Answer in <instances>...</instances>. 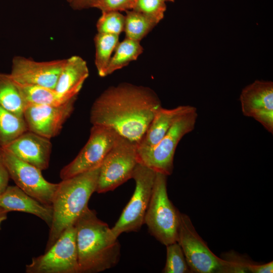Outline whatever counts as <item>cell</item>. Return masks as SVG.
<instances>
[{
    "label": "cell",
    "mask_w": 273,
    "mask_h": 273,
    "mask_svg": "<svg viewBox=\"0 0 273 273\" xmlns=\"http://www.w3.org/2000/svg\"><path fill=\"white\" fill-rule=\"evenodd\" d=\"M161 107L160 99L151 88L121 83L109 87L96 99L90 121L93 125L114 129L137 145Z\"/></svg>",
    "instance_id": "cell-1"
},
{
    "label": "cell",
    "mask_w": 273,
    "mask_h": 273,
    "mask_svg": "<svg viewBox=\"0 0 273 273\" xmlns=\"http://www.w3.org/2000/svg\"><path fill=\"white\" fill-rule=\"evenodd\" d=\"M79 273H96L115 266L121 246L111 228L88 207L74 224Z\"/></svg>",
    "instance_id": "cell-2"
},
{
    "label": "cell",
    "mask_w": 273,
    "mask_h": 273,
    "mask_svg": "<svg viewBox=\"0 0 273 273\" xmlns=\"http://www.w3.org/2000/svg\"><path fill=\"white\" fill-rule=\"evenodd\" d=\"M99 170L98 167L58 183L52 205L53 217L45 251L66 229L74 225L88 208V201L96 190Z\"/></svg>",
    "instance_id": "cell-3"
},
{
    "label": "cell",
    "mask_w": 273,
    "mask_h": 273,
    "mask_svg": "<svg viewBox=\"0 0 273 273\" xmlns=\"http://www.w3.org/2000/svg\"><path fill=\"white\" fill-rule=\"evenodd\" d=\"M167 176L156 172L144 220L150 234L165 246L177 242L180 214L168 198Z\"/></svg>",
    "instance_id": "cell-4"
},
{
    "label": "cell",
    "mask_w": 273,
    "mask_h": 273,
    "mask_svg": "<svg viewBox=\"0 0 273 273\" xmlns=\"http://www.w3.org/2000/svg\"><path fill=\"white\" fill-rule=\"evenodd\" d=\"M139 162L136 144L120 135L100 166L96 192L113 191L131 178Z\"/></svg>",
    "instance_id": "cell-5"
},
{
    "label": "cell",
    "mask_w": 273,
    "mask_h": 273,
    "mask_svg": "<svg viewBox=\"0 0 273 273\" xmlns=\"http://www.w3.org/2000/svg\"><path fill=\"white\" fill-rule=\"evenodd\" d=\"M156 172L139 162L132 173L135 186L131 199L123 209L119 219L111 228L118 238L123 233L136 232L144 224L154 186Z\"/></svg>",
    "instance_id": "cell-6"
},
{
    "label": "cell",
    "mask_w": 273,
    "mask_h": 273,
    "mask_svg": "<svg viewBox=\"0 0 273 273\" xmlns=\"http://www.w3.org/2000/svg\"><path fill=\"white\" fill-rule=\"evenodd\" d=\"M197 117L196 108L180 116L155 146L138 153L139 162L156 172L171 174L176 147L184 136L194 130Z\"/></svg>",
    "instance_id": "cell-7"
},
{
    "label": "cell",
    "mask_w": 273,
    "mask_h": 273,
    "mask_svg": "<svg viewBox=\"0 0 273 273\" xmlns=\"http://www.w3.org/2000/svg\"><path fill=\"white\" fill-rule=\"evenodd\" d=\"M177 242L192 272L228 273L226 260L215 255L196 231L190 218L180 213Z\"/></svg>",
    "instance_id": "cell-8"
},
{
    "label": "cell",
    "mask_w": 273,
    "mask_h": 273,
    "mask_svg": "<svg viewBox=\"0 0 273 273\" xmlns=\"http://www.w3.org/2000/svg\"><path fill=\"white\" fill-rule=\"evenodd\" d=\"M27 273H79L74 225L66 229L44 253L32 258Z\"/></svg>",
    "instance_id": "cell-9"
},
{
    "label": "cell",
    "mask_w": 273,
    "mask_h": 273,
    "mask_svg": "<svg viewBox=\"0 0 273 273\" xmlns=\"http://www.w3.org/2000/svg\"><path fill=\"white\" fill-rule=\"evenodd\" d=\"M120 135L110 127L93 125L86 143L76 157L61 169L60 178L65 179L100 167Z\"/></svg>",
    "instance_id": "cell-10"
},
{
    "label": "cell",
    "mask_w": 273,
    "mask_h": 273,
    "mask_svg": "<svg viewBox=\"0 0 273 273\" xmlns=\"http://www.w3.org/2000/svg\"><path fill=\"white\" fill-rule=\"evenodd\" d=\"M10 177L26 194L46 205L52 206L58 184L47 181L41 170L1 148Z\"/></svg>",
    "instance_id": "cell-11"
},
{
    "label": "cell",
    "mask_w": 273,
    "mask_h": 273,
    "mask_svg": "<svg viewBox=\"0 0 273 273\" xmlns=\"http://www.w3.org/2000/svg\"><path fill=\"white\" fill-rule=\"evenodd\" d=\"M76 98L59 106L27 105L23 118L28 130L49 139L58 135L72 113Z\"/></svg>",
    "instance_id": "cell-12"
},
{
    "label": "cell",
    "mask_w": 273,
    "mask_h": 273,
    "mask_svg": "<svg viewBox=\"0 0 273 273\" xmlns=\"http://www.w3.org/2000/svg\"><path fill=\"white\" fill-rule=\"evenodd\" d=\"M66 59L36 61L22 56L12 60V78L22 85H38L55 89Z\"/></svg>",
    "instance_id": "cell-13"
},
{
    "label": "cell",
    "mask_w": 273,
    "mask_h": 273,
    "mask_svg": "<svg viewBox=\"0 0 273 273\" xmlns=\"http://www.w3.org/2000/svg\"><path fill=\"white\" fill-rule=\"evenodd\" d=\"M243 114L254 118L273 132V82L256 80L245 87L240 96Z\"/></svg>",
    "instance_id": "cell-14"
},
{
    "label": "cell",
    "mask_w": 273,
    "mask_h": 273,
    "mask_svg": "<svg viewBox=\"0 0 273 273\" xmlns=\"http://www.w3.org/2000/svg\"><path fill=\"white\" fill-rule=\"evenodd\" d=\"M52 147L50 139L27 130L2 148L42 171L49 166Z\"/></svg>",
    "instance_id": "cell-15"
},
{
    "label": "cell",
    "mask_w": 273,
    "mask_h": 273,
    "mask_svg": "<svg viewBox=\"0 0 273 273\" xmlns=\"http://www.w3.org/2000/svg\"><path fill=\"white\" fill-rule=\"evenodd\" d=\"M0 204L8 212L20 211L34 215L50 227L53 217L52 206L29 196L18 186H9L0 195Z\"/></svg>",
    "instance_id": "cell-16"
},
{
    "label": "cell",
    "mask_w": 273,
    "mask_h": 273,
    "mask_svg": "<svg viewBox=\"0 0 273 273\" xmlns=\"http://www.w3.org/2000/svg\"><path fill=\"white\" fill-rule=\"evenodd\" d=\"M195 108L190 105H180L172 109L160 107L137 145L138 153L155 146L180 116Z\"/></svg>",
    "instance_id": "cell-17"
},
{
    "label": "cell",
    "mask_w": 273,
    "mask_h": 273,
    "mask_svg": "<svg viewBox=\"0 0 273 273\" xmlns=\"http://www.w3.org/2000/svg\"><path fill=\"white\" fill-rule=\"evenodd\" d=\"M88 75L86 61L80 56H71L66 59L55 89L62 94L77 96Z\"/></svg>",
    "instance_id": "cell-18"
},
{
    "label": "cell",
    "mask_w": 273,
    "mask_h": 273,
    "mask_svg": "<svg viewBox=\"0 0 273 273\" xmlns=\"http://www.w3.org/2000/svg\"><path fill=\"white\" fill-rule=\"evenodd\" d=\"M26 106L18 84L10 74L0 73V106L23 117Z\"/></svg>",
    "instance_id": "cell-19"
},
{
    "label": "cell",
    "mask_w": 273,
    "mask_h": 273,
    "mask_svg": "<svg viewBox=\"0 0 273 273\" xmlns=\"http://www.w3.org/2000/svg\"><path fill=\"white\" fill-rule=\"evenodd\" d=\"M17 83L26 101L27 105L28 104H42L59 106L77 97V96L72 97L69 95L62 94L58 92L55 89L46 87L22 85Z\"/></svg>",
    "instance_id": "cell-20"
},
{
    "label": "cell",
    "mask_w": 273,
    "mask_h": 273,
    "mask_svg": "<svg viewBox=\"0 0 273 273\" xmlns=\"http://www.w3.org/2000/svg\"><path fill=\"white\" fill-rule=\"evenodd\" d=\"M114 51L107 66L106 76L136 60L143 53V48L140 41L125 37L118 42Z\"/></svg>",
    "instance_id": "cell-21"
},
{
    "label": "cell",
    "mask_w": 273,
    "mask_h": 273,
    "mask_svg": "<svg viewBox=\"0 0 273 273\" xmlns=\"http://www.w3.org/2000/svg\"><path fill=\"white\" fill-rule=\"evenodd\" d=\"M28 130L23 117L0 106V148H4Z\"/></svg>",
    "instance_id": "cell-22"
},
{
    "label": "cell",
    "mask_w": 273,
    "mask_h": 273,
    "mask_svg": "<svg viewBox=\"0 0 273 273\" xmlns=\"http://www.w3.org/2000/svg\"><path fill=\"white\" fill-rule=\"evenodd\" d=\"M125 37L140 41L158 24L150 17L133 10L126 11Z\"/></svg>",
    "instance_id": "cell-23"
},
{
    "label": "cell",
    "mask_w": 273,
    "mask_h": 273,
    "mask_svg": "<svg viewBox=\"0 0 273 273\" xmlns=\"http://www.w3.org/2000/svg\"><path fill=\"white\" fill-rule=\"evenodd\" d=\"M95 65L98 74L101 77L106 76V71L109 62L119 42V35L98 33L95 38Z\"/></svg>",
    "instance_id": "cell-24"
},
{
    "label": "cell",
    "mask_w": 273,
    "mask_h": 273,
    "mask_svg": "<svg viewBox=\"0 0 273 273\" xmlns=\"http://www.w3.org/2000/svg\"><path fill=\"white\" fill-rule=\"evenodd\" d=\"M166 246V260L162 272H192L178 243L176 242Z\"/></svg>",
    "instance_id": "cell-25"
},
{
    "label": "cell",
    "mask_w": 273,
    "mask_h": 273,
    "mask_svg": "<svg viewBox=\"0 0 273 273\" xmlns=\"http://www.w3.org/2000/svg\"><path fill=\"white\" fill-rule=\"evenodd\" d=\"M125 16L118 11L102 12L97 23L98 33L119 35L124 31Z\"/></svg>",
    "instance_id": "cell-26"
},
{
    "label": "cell",
    "mask_w": 273,
    "mask_h": 273,
    "mask_svg": "<svg viewBox=\"0 0 273 273\" xmlns=\"http://www.w3.org/2000/svg\"><path fill=\"white\" fill-rule=\"evenodd\" d=\"M132 10L150 17L158 23L164 17L166 5L161 0H135Z\"/></svg>",
    "instance_id": "cell-27"
},
{
    "label": "cell",
    "mask_w": 273,
    "mask_h": 273,
    "mask_svg": "<svg viewBox=\"0 0 273 273\" xmlns=\"http://www.w3.org/2000/svg\"><path fill=\"white\" fill-rule=\"evenodd\" d=\"M222 258L227 262L228 273L250 272V268L253 263L243 256L230 251L224 254Z\"/></svg>",
    "instance_id": "cell-28"
},
{
    "label": "cell",
    "mask_w": 273,
    "mask_h": 273,
    "mask_svg": "<svg viewBox=\"0 0 273 273\" xmlns=\"http://www.w3.org/2000/svg\"><path fill=\"white\" fill-rule=\"evenodd\" d=\"M134 0H96L93 8L101 10L102 12L110 11H126L132 10Z\"/></svg>",
    "instance_id": "cell-29"
},
{
    "label": "cell",
    "mask_w": 273,
    "mask_h": 273,
    "mask_svg": "<svg viewBox=\"0 0 273 273\" xmlns=\"http://www.w3.org/2000/svg\"><path fill=\"white\" fill-rule=\"evenodd\" d=\"M10 178L9 171L4 162L0 148V195H1L9 186Z\"/></svg>",
    "instance_id": "cell-30"
},
{
    "label": "cell",
    "mask_w": 273,
    "mask_h": 273,
    "mask_svg": "<svg viewBox=\"0 0 273 273\" xmlns=\"http://www.w3.org/2000/svg\"><path fill=\"white\" fill-rule=\"evenodd\" d=\"M96 0H70L71 7L75 10H81L93 6Z\"/></svg>",
    "instance_id": "cell-31"
},
{
    "label": "cell",
    "mask_w": 273,
    "mask_h": 273,
    "mask_svg": "<svg viewBox=\"0 0 273 273\" xmlns=\"http://www.w3.org/2000/svg\"><path fill=\"white\" fill-rule=\"evenodd\" d=\"M273 270V262L270 261L264 264L253 263L251 266V273H271Z\"/></svg>",
    "instance_id": "cell-32"
},
{
    "label": "cell",
    "mask_w": 273,
    "mask_h": 273,
    "mask_svg": "<svg viewBox=\"0 0 273 273\" xmlns=\"http://www.w3.org/2000/svg\"><path fill=\"white\" fill-rule=\"evenodd\" d=\"M8 212L0 204V230L3 221L7 218Z\"/></svg>",
    "instance_id": "cell-33"
},
{
    "label": "cell",
    "mask_w": 273,
    "mask_h": 273,
    "mask_svg": "<svg viewBox=\"0 0 273 273\" xmlns=\"http://www.w3.org/2000/svg\"><path fill=\"white\" fill-rule=\"evenodd\" d=\"M164 2H174L175 0H161Z\"/></svg>",
    "instance_id": "cell-34"
},
{
    "label": "cell",
    "mask_w": 273,
    "mask_h": 273,
    "mask_svg": "<svg viewBox=\"0 0 273 273\" xmlns=\"http://www.w3.org/2000/svg\"><path fill=\"white\" fill-rule=\"evenodd\" d=\"M66 1L67 2L69 3V2L70 0H66Z\"/></svg>",
    "instance_id": "cell-35"
},
{
    "label": "cell",
    "mask_w": 273,
    "mask_h": 273,
    "mask_svg": "<svg viewBox=\"0 0 273 273\" xmlns=\"http://www.w3.org/2000/svg\"><path fill=\"white\" fill-rule=\"evenodd\" d=\"M134 1H135V0H134Z\"/></svg>",
    "instance_id": "cell-36"
}]
</instances>
